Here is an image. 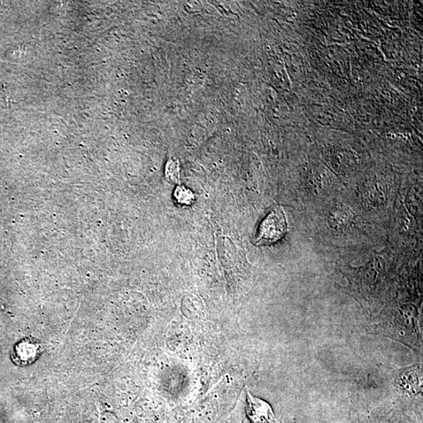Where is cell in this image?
Returning <instances> with one entry per match:
<instances>
[{
  "instance_id": "cell-1",
  "label": "cell",
  "mask_w": 423,
  "mask_h": 423,
  "mask_svg": "<svg viewBox=\"0 0 423 423\" xmlns=\"http://www.w3.org/2000/svg\"><path fill=\"white\" fill-rule=\"evenodd\" d=\"M287 221L280 207H277L264 219L258 229L257 245H271L282 240L287 234Z\"/></svg>"
},
{
  "instance_id": "cell-2",
  "label": "cell",
  "mask_w": 423,
  "mask_h": 423,
  "mask_svg": "<svg viewBox=\"0 0 423 423\" xmlns=\"http://www.w3.org/2000/svg\"><path fill=\"white\" fill-rule=\"evenodd\" d=\"M422 370L419 368H407L397 373L396 386L401 393L409 397H422Z\"/></svg>"
},
{
  "instance_id": "cell-3",
  "label": "cell",
  "mask_w": 423,
  "mask_h": 423,
  "mask_svg": "<svg viewBox=\"0 0 423 423\" xmlns=\"http://www.w3.org/2000/svg\"><path fill=\"white\" fill-rule=\"evenodd\" d=\"M247 413L253 423H277L272 407L263 400L252 397L247 391Z\"/></svg>"
},
{
  "instance_id": "cell-4",
  "label": "cell",
  "mask_w": 423,
  "mask_h": 423,
  "mask_svg": "<svg viewBox=\"0 0 423 423\" xmlns=\"http://www.w3.org/2000/svg\"><path fill=\"white\" fill-rule=\"evenodd\" d=\"M166 178L173 183L179 182L180 165L178 160L171 159L168 161L166 168Z\"/></svg>"
},
{
  "instance_id": "cell-5",
  "label": "cell",
  "mask_w": 423,
  "mask_h": 423,
  "mask_svg": "<svg viewBox=\"0 0 423 423\" xmlns=\"http://www.w3.org/2000/svg\"><path fill=\"white\" fill-rule=\"evenodd\" d=\"M176 199L181 204H191L193 202L194 195L188 189L179 187L175 191Z\"/></svg>"
}]
</instances>
